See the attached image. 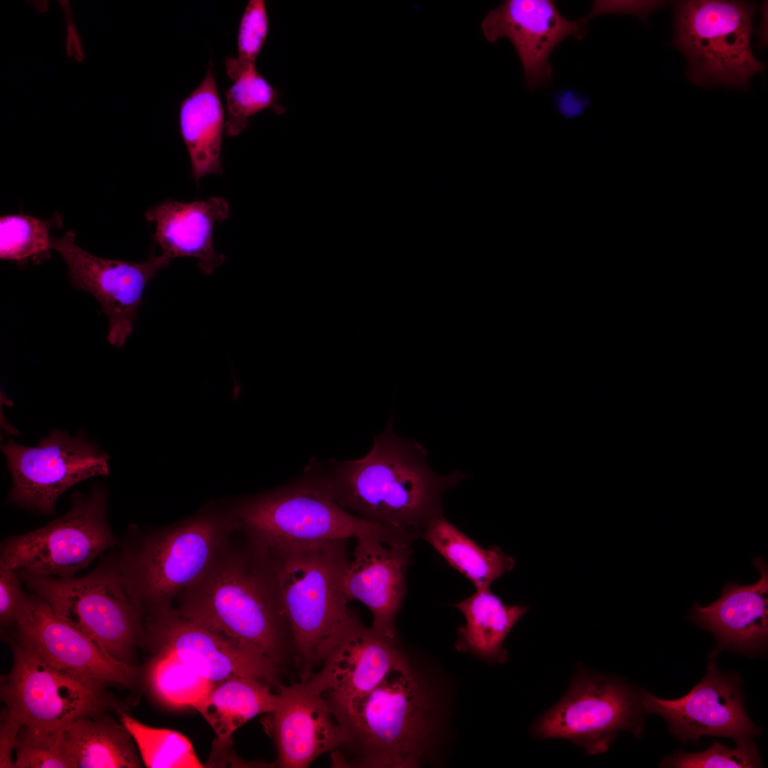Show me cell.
Wrapping results in <instances>:
<instances>
[{
  "label": "cell",
  "mask_w": 768,
  "mask_h": 768,
  "mask_svg": "<svg viewBox=\"0 0 768 768\" xmlns=\"http://www.w3.org/2000/svg\"><path fill=\"white\" fill-rule=\"evenodd\" d=\"M11 475L9 501L52 516L58 498L73 485L110 473L109 455L82 432L53 430L35 447L9 438L1 445Z\"/></svg>",
  "instance_id": "cell-12"
},
{
  "label": "cell",
  "mask_w": 768,
  "mask_h": 768,
  "mask_svg": "<svg viewBox=\"0 0 768 768\" xmlns=\"http://www.w3.org/2000/svg\"><path fill=\"white\" fill-rule=\"evenodd\" d=\"M430 703L406 658L396 664L350 708L334 714L346 737L340 750L352 753L334 765L417 767L430 732Z\"/></svg>",
  "instance_id": "cell-6"
},
{
  "label": "cell",
  "mask_w": 768,
  "mask_h": 768,
  "mask_svg": "<svg viewBox=\"0 0 768 768\" xmlns=\"http://www.w3.org/2000/svg\"><path fill=\"white\" fill-rule=\"evenodd\" d=\"M59 4L64 13L65 22V48L68 57L73 58L76 62H82L85 56L82 42L78 31L74 23L70 3L67 0H60Z\"/></svg>",
  "instance_id": "cell-39"
},
{
  "label": "cell",
  "mask_w": 768,
  "mask_h": 768,
  "mask_svg": "<svg viewBox=\"0 0 768 768\" xmlns=\"http://www.w3.org/2000/svg\"><path fill=\"white\" fill-rule=\"evenodd\" d=\"M348 540L257 548L288 626L302 681L319 666L326 645L350 612L343 589Z\"/></svg>",
  "instance_id": "cell-2"
},
{
  "label": "cell",
  "mask_w": 768,
  "mask_h": 768,
  "mask_svg": "<svg viewBox=\"0 0 768 768\" xmlns=\"http://www.w3.org/2000/svg\"><path fill=\"white\" fill-rule=\"evenodd\" d=\"M32 4L36 12L39 14L46 13L49 9V2L46 0L32 1Z\"/></svg>",
  "instance_id": "cell-40"
},
{
  "label": "cell",
  "mask_w": 768,
  "mask_h": 768,
  "mask_svg": "<svg viewBox=\"0 0 768 768\" xmlns=\"http://www.w3.org/2000/svg\"><path fill=\"white\" fill-rule=\"evenodd\" d=\"M180 616L256 648L279 667L293 650L264 561L249 553L218 555L208 570L177 597Z\"/></svg>",
  "instance_id": "cell-3"
},
{
  "label": "cell",
  "mask_w": 768,
  "mask_h": 768,
  "mask_svg": "<svg viewBox=\"0 0 768 768\" xmlns=\"http://www.w3.org/2000/svg\"><path fill=\"white\" fill-rule=\"evenodd\" d=\"M644 713L663 717L683 742L703 735L727 737L737 745L759 733L747 717L737 681L710 662L702 679L687 695L666 700L642 692Z\"/></svg>",
  "instance_id": "cell-17"
},
{
  "label": "cell",
  "mask_w": 768,
  "mask_h": 768,
  "mask_svg": "<svg viewBox=\"0 0 768 768\" xmlns=\"http://www.w3.org/2000/svg\"><path fill=\"white\" fill-rule=\"evenodd\" d=\"M671 44L685 55L687 75L701 87L745 89L764 69L750 38L755 7L733 1H681L673 4Z\"/></svg>",
  "instance_id": "cell-8"
},
{
  "label": "cell",
  "mask_w": 768,
  "mask_h": 768,
  "mask_svg": "<svg viewBox=\"0 0 768 768\" xmlns=\"http://www.w3.org/2000/svg\"><path fill=\"white\" fill-rule=\"evenodd\" d=\"M454 607L466 619L457 629V650L471 653L489 663H504L508 653L503 641L528 607L507 605L490 588L476 590Z\"/></svg>",
  "instance_id": "cell-25"
},
{
  "label": "cell",
  "mask_w": 768,
  "mask_h": 768,
  "mask_svg": "<svg viewBox=\"0 0 768 768\" xmlns=\"http://www.w3.org/2000/svg\"><path fill=\"white\" fill-rule=\"evenodd\" d=\"M16 570L0 562V624L4 629H14L28 611L31 596L22 589Z\"/></svg>",
  "instance_id": "cell-35"
},
{
  "label": "cell",
  "mask_w": 768,
  "mask_h": 768,
  "mask_svg": "<svg viewBox=\"0 0 768 768\" xmlns=\"http://www.w3.org/2000/svg\"><path fill=\"white\" fill-rule=\"evenodd\" d=\"M16 768H76L65 728L46 730L23 725L15 750Z\"/></svg>",
  "instance_id": "cell-32"
},
{
  "label": "cell",
  "mask_w": 768,
  "mask_h": 768,
  "mask_svg": "<svg viewBox=\"0 0 768 768\" xmlns=\"http://www.w3.org/2000/svg\"><path fill=\"white\" fill-rule=\"evenodd\" d=\"M11 631L6 634L8 641L64 669L123 688L134 686L140 678L138 666L112 658L88 635L35 594L31 596L24 618Z\"/></svg>",
  "instance_id": "cell-16"
},
{
  "label": "cell",
  "mask_w": 768,
  "mask_h": 768,
  "mask_svg": "<svg viewBox=\"0 0 768 768\" xmlns=\"http://www.w3.org/2000/svg\"><path fill=\"white\" fill-rule=\"evenodd\" d=\"M363 458L330 460L325 464L337 502L354 515L416 538L442 515L446 490L466 479L454 471L441 476L427 466V452L418 442L399 437L392 417L373 439Z\"/></svg>",
  "instance_id": "cell-1"
},
{
  "label": "cell",
  "mask_w": 768,
  "mask_h": 768,
  "mask_svg": "<svg viewBox=\"0 0 768 768\" xmlns=\"http://www.w3.org/2000/svg\"><path fill=\"white\" fill-rule=\"evenodd\" d=\"M146 668V680L155 697L171 707H192L216 683L203 676L171 652L154 650Z\"/></svg>",
  "instance_id": "cell-29"
},
{
  "label": "cell",
  "mask_w": 768,
  "mask_h": 768,
  "mask_svg": "<svg viewBox=\"0 0 768 768\" xmlns=\"http://www.w3.org/2000/svg\"><path fill=\"white\" fill-rule=\"evenodd\" d=\"M59 213L43 220L32 216L5 215L0 218V257L16 261L18 266L28 262L40 264L50 257V229L62 226Z\"/></svg>",
  "instance_id": "cell-30"
},
{
  "label": "cell",
  "mask_w": 768,
  "mask_h": 768,
  "mask_svg": "<svg viewBox=\"0 0 768 768\" xmlns=\"http://www.w3.org/2000/svg\"><path fill=\"white\" fill-rule=\"evenodd\" d=\"M278 703L262 724L277 748L275 765L309 767L319 756L341 749L344 731L324 695L306 681L277 688Z\"/></svg>",
  "instance_id": "cell-19"
},
{
  "label": "cell",
  "mask_w": 768,
  "mask_h": 768,
  "mask_svg": "<svg viewBox=\"0 0 768 768\" xmlns=\"http://www.w3.org/2000/svg\"><path fill=\"white\" fill-rule=\"evenodd\" d=\"M760 764L758 752L749 741L738 744L735 749L715 742L702 752H679L664 759L661 765L678 768H750Z\"/></svg>",
  "instance_id": "cell-33"
},
{
  "label": "cell",
  "mask_w": 768,
  "mask_h": 768,
  "mask_svg": "<svg viewBox=\"0 0 768 768\" xmlns=\"http://www.w3.org/2000/svg\"><path fill=\"white\" fill-rule=\"evenodd\" d=\"M179 125L187 147L194 180L222 174L220 156L224 110L209 63L201 83L180 103Z\"/></svg>",
  "instance_id": "cell-24"
},
{
  "label": "cell",
  "mask_w": 768,
  "mask_h": 768,
  "mask_svg": "<svg viewBox=\"0 0 768 768\" xmlns=\"http://www.w3.org/2000/svg\"><path fill=\"white\" fill-rule=\"evenodd\" d=\"M23 724L15 718L6 708L1 714L0 721V767L16 768L13 753L15 752L18 736Z\"/></svg>",
  "instance_id": "cell-36"
},
{
  "label": "cell",
  "mask_w": 768,
  "mask_h": 768,
  "mask_svg": "<svg viewBox=\"0 0 768 768\" xmlns=\"http://www.w3.org/2000/svg\"><path fill=\"white\" fill-rule=\"evenodd\" d=\"M760 572L749 585L727 582L721 597L707 607L695 603L689 617L716 638L720 649L754 653L764 649L768 636V566L759 556L752 561Z\"/></svg>",
  "instance_id": "cell-21"
},
{
  "label": "cell",
  "mask_w": 768,
  "mask_h": 768,
  "mask_svg": "<svg viewBox=\"0 0 768 768\" xmlns=\"http://www.w3.org/2000/svg\"><path fill=\"white\" fill-rule=\"evenodd\" d=\"M268 17L263 0H250L240 19L238 34V58L255 63L267 39Z\"/></svg>",
  "instance_id": "cell-34"
},
{
  "label": "cell",
  "mask_w": 768,
  "mask_h": 768,
  "mask_svg": "<svg viewBox=\"0 0 768 768\" xmlns=\"http://www.w3.org/2000/svg\"><path fill=\"white\" fill-rule=\"evenodd\" d=\"M107 490L95 486L88 495L75 492L69 511L43 527L8 537L0 562L15 570L71 578L107 550L119 545L107 518Z\"/></svg>",
  "instance_id": "cell-9"
},
{
  "label": "cell",
  "mask_w": 768,
  "mask_h": 768,
  "mask_svg": "<svg viewBox=\"0 0 768 768\" xmlns=\"http://www.w3.org/2000/svg\"><path fill=\"white\" fill-rule=\"evenodd\" d=\"M65 729L78 767H142L132 736L107 713L80 718Z\"/></svg>",
  "instance_id": "cell-27"
},
{
  "label": "cell",
  "mask_w": 768,
  "mask_h": 768,
  "mask_svg": "<svg viewBox=\"0 0 768 768\" xmlns=\"http://www.w3.org/2000/svg\"><path fill=\"white\" fill-rule=\"evenodd\" d=\"M356 541L343 577L344 594L349 602L359 601L369 609L373 629L396 638L395 622L407 593L412 543L386 544L368 538Z\"/></svg>",
  "instance_id": "cell-20"
},
{
  "label": "cell",
  "mask_w": 768,
  "mask_h": 768,
  "mask_svg": "<svg viewBox=\"0 0 768 768\" xmlns=\"http://www.w3.org/2000/svg\"><path fill=\"white\" fill-rule=\"evenodd\" d=\"M231 514L252 545L262 548L358 538L386 544L416 539L343 508L336 499L326 464L316 461L289 484L238 501Z\"/></svg>",
  "instance_id": "cell-4"
},
{
  "label": "cell",
  "mask_w": 768,
  "mask_h": 768,
  "mask_svg": "<svg viewBox=\"0 0 768 768\" xmlns=\"http://www.w3.org/2000/svg\"><path fill=\"white\" fill-rule=\"evenodd\" d=\"M75 240V232L68 230L60 238L51 237V247L65 260L73 286L99 302L109 319L107 340L119 348L132 333L147 283L170 265L171 259L163 253L156 255L154 245L143 262L103 259L86 252Z\"/></svg>",
  "instance_id": "cell-13"
},
{
  "label": "cell",
  "mask_w": 768,
  "mask_h": 768,
  "mask_svg": "<svg viewBox=\"0 0 768 768\" xmlns=\"http://www.w3.org/2000/svg\"><path fill=\"white\" fill-rule=\"evenodd\" d=\"M420 537L468 578L476 590L490 588L494 580L512 570L515 565L513 558L501 548H483L442 515L431 521Z\"/></svg>",
  "instance_id": "cell-26"
},
{
  "label": "cell",
  "mask_w": 768,
  "mask_h": 768,
  "mask_svg": "<svg viewBox=\"0 0 768 768\" xmlns=\"http://www.w3.org/2000/svg\"><path fill=\"white\" fill-rule=\"evenodd\" d=\"M120 722L132 736L149 768H202L190 740L181 733L155 728L122 713Z\"/></svg>",
  "instance_id": "cell-31"
},
{
  "label": "cell",
  "mask_w": 768,
  "mask_h": 768,
  "mask_svg": "<svg viewBox=\"0 0 768 768\" xmlns=\"http://www.w3.org/2000/svg\"><path fill=\"white\" fill-rule=\"evenodd\" d=\"M642 693L614 676L578 668L568 690L533 724L537 739L560 738L589 754L605 752L620 731L640 737Z\"/></svg>",
  "instance_id": "cell-11"
},
{
  "label": "cell",
  "mask_w": 768,
  "mask_h": 768,
  "mask_svg": "<svg viewBox=\"0 0 768 768\" xmlns=\"http://www.w3.org/2000/svg\"><path fill=\"white\" fill-rule=\"evenodd\" d=\"M14 663L4 677L1 697L23 725L46 730L65 728L84 717L107 711L123 713L107 683L57 666L33 651L8 641Z\"/></svg>",
  "instance_id": "cell-10"
},
{
  "label": "cell",
  "mask_w": 768,
  "mask_h": 768,
  "mask_svg": "<svg viewBox=\"0 0 768 768\" xmlns=\"http://www.w3.org/2000/svg\"><path fill=\"white\" fill-rule=\"evenodd\" d=\"M230 207L223 198L189 203L167 200L146 212V220L156 223L153 239L170 259L193 257L198 267L210 274L225 260L213 245V232L217 223L228 216Z\"/></svg>",
  "instance_id": "cell-22"
},
{
  "label": "cell",
  "mask_w": 768,
  "mask_h": 768,
  "mask_svg": "<svg viewBox=\"0 0 768 768\" xmlns=\"http://www.w3.org/2000/svg\"><path fill=\"white\" fill-rule=\"evenodd\" d=\"M558 111L565 118L572 119L582 115L590 104L589 97L575 89L562 88L554 95Z\"/></svg>",
  "instance_id": "cell-37"
},
{
  "label": "cell",
  "mask_w": 768,
  "mask_h": 768,
  "mask_svg": "<svg viewBox=\"0 0 768 768\" xmlns=\"http://www.w3.org/2000/svg\"><path fill=\"white\" fill-rule=\"evenodd\" d=\"M278 699V693H272L269 684L254 678L234 677L216 683L193 706L215 734L209 764H224L230 757L231 737L237 729L258 715L273 711Z\"/></svg>",
  "instance_id": "cell-23"
},
{
  "label": "cell",
  "mask_w": 768,
  "mask_h": 768,
  "mask_svg": "<svg viewBox=\"0 0 768 768\" xmlns=\"http://www.w3.org/2000/svg\"><path fill=\"white\" fill-rule=\"evenodd\" d=\"M225 64L227 75L233 82L225 92L228 112L225 130L228 136L242 133L249 125V118L265 109L277 114L285 112L279 103V92L257 70L255 63L229 57Z\"/></svg>",
  "instance_id": "cell-28"
},
{
  "label": "cell",
  "mask_w": 768,
  "mask_h": 768,
  "mask_svg": "<svg viewBox=\"0 0 768 768\" xmlns=\"http://www.w3.org/2000/svg\"><path fill=\"white\" fill-rule=\"evenodd\" d=\"M405 659L396 638L366 626L350 611L327 642L321 668L306 682L336 714L350 708Z\"/></svg>",
  "instance_id": "cell-14"
},
{
  "label": "cell",
  "mask_w": 768,
  "mask_h": 768,
  "mask_svg": "<svg viewBox=\"0 0 768 768\" xmlns=\"http://www.w3.org/2000/svg\"><path fill=\"white\" fill-rule=\"evenodd\" d=\"M586 18L570 21L550 0H507L491 10L481 26L486 40L508 38L523 66L525 83L533 90L548 86L552 77L549 57L565 38L582 39Z\"/></svg>",
  "instance_id": "cell-18"
},
{
  "label": "cell",
  "mask_w": 768,
  "mask_h": 768,
  "mask_svg": "<svg viewBox=\"0 0 768 768\" xmlns=\"http://www.w3.org/2000/svg\"><path fill=\"white\" fill-rule=\"evenodd\" d=\"M144 623V646L172 653L215 683L250 677L280 686L279 667L260 651L187 619L174 607Z\"/></svg>",
  "instance_id": "cell-15"
},
{
  "label": "cell",
  "mask_w": 768,
  "mask_h": 768,
  "mask_svg": "<svg viewBox=\"0 0 768 768\" xmlns=\"http://www.w3.org/2000/svg\"><path fill=\"white\" fill-rule=\"evenodd\" d=\"M23 583L114 659L132 666L146 635L143 617L123 582L117 556L84 576L58 578L17 570Z\"/></svg>",
  "instance_id": "cell-7"
},
{
  "label": "cell",
  "mask_w": 768,
  "mask_h": 768,
  "mask_svg": "<svg viewBox=\"0 0 768 768\" xmlns=\"http://www.w3.org/2000/svg\"><path fill=\"white\" fill-rule=\"evenodd\" d=\"M237 526L231 513L206 511L121 545L120 574L144 621L173 607L174 600L210 567Z\"/></svg>",
  "instance_id": "cell-5"
},
{
  "label": "cell",
  "mask_w": 768,
  "mask_h": 768,
  "mask_svg": "<svg viewBox=\"0 0 768 768\" xmlns=\"http://www.w3.org/2000/svg\"><path fill=\"white\" fill-rule=\"evenodd\" d=\"M662 1H598L589 16L599 12L629 13L636 15L641 19L663 5Z\"/></svg>",
  "instance_id": "cell-38"
}]
</instances>
